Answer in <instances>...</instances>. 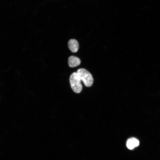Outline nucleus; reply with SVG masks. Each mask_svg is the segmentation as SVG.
I'll use <instances>...</instances> for the list:
<instances>
[{
    "label": "nucleus",
    "mask_w": 160,
    "mask_h": 160,
    "mask_svg": "<svg viewBox=\"0 0 160 160\" xmlns=\"http://www.w3.org/2000/svg\"><path fill=\"white\" fill-rule=\"evenodd\" d=\"M77 72L85 86L89 87L92 85L94 81L93 78L89 71L85 69L81 68L78 69Z\"/></svg>",
    "instance_id": "1"
},
{
    "label": "nucleus",
    "mask_w": 160,
    "mask_h": 160,
    "mask_svg": "<svg viewBox=\"0 0 160 160\" xmlns=\"http://www.w3.org/2000/svg\"><path fill=\"white\" fill-rule=\"evenodd\" d=\"M70 80L73 90L76 93H80L82 90L83 86L81 80L77 72H74L71 75Z\"/></svg>",
    "instance_id": "2"
},
{
    "label": "nucleus",
    "mask_w": 160,
    "mask_h": 160,
    "mask_svg": "<svg viewBox=\"0 0 160 160\" xmlns=\"http://www.w3.org/2000/svg\"><path fill=\"white\" fill-rule=\"evenodd\" d=\"M68 47L73 53H76L78 50L79 44L78 41L74 39L70 40L68 42Z\"/></svg>",
    "instance_id": "3"
},
{
    "label": "nucleus",
    "mask_w": 160,
    "mask_h": 160,
    "mask_svg": "<svg viewBox=\"0 0 160 160\" xmlns=\"http://www.w3.org/2000/svg\"><path fill=\"white\" fill-rule=\"evenodd\" d=\"M139 144V140L137 139L132 138L129 139L127 142V146L130 149H132L138 146Z\"/></svg>",
    "instance_id": "5"
},
{
    "label": "nucleus",
    "mask_w": 160,
    "mask_h": 160,
    "mask_svg": "<svg viewBox=\"0 0 160 160\" xmlns=\"http://www.w3.org/2000/svg\"><path fill=\"white\" fill-rule=\"evenodd\" d=\"M81 62L80 59L75 56H70L68 59V64L71 67H75L79 66Z\"/></svg>",
    "instance_id": "4"
}]
</instances>
